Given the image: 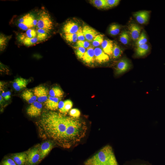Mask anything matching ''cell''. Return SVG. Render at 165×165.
I'll return each instance as SVG.
<instances>
[{"instance_id":"1","label":"cell","mask_w":165,"mask_h":165,"mask_svg":"<svg viewBox=\"0 0 165 165\" xmlns=\"http://www.w3.org/2000/svg\"><path fill=\"white\" fill-rule=\"evenodd\" d=\"M41 136L50 139L62 148H69L86 136L87 127L82 119L60 112H44L37 124Z\"/></svg>"},{"instance_id":"2","label":"cell","mask_w":165,"mask_h":165,"mask_svg":"<svg viewBox=\"0 0 165 165\" xmlns=\"http://www.w3.org/2000/svg\"><path fill=\"white\" fill-rule=\"evenodd\" d=\"M84 165H119L112 147H103L84 163Z\"/></svg>"},{"instance_id":"3","label":"cell","mask_w":165,"mask_h":165,"mask_svg":"<svg viewBox=\"0 0 165 165\" xmlns=\"http://www.w3.org/2000/svg\"><path fill=\"white\" fill-rule=\"evenodd\" d=\"M36 28L50 33L53 28V23L48 11L42 9L38 13Z\"/></svg>"},{"instance_id":"4","label":"cell","mask_w":165,"mask_h":165,"mask_svg":"<svg viewBox=\"0 0 165 165\" xmlns=\"http://www.w3.org/2000/svg\"><path fill=\"white\" fill-rule=\"evenodd\" d=\"M37 22V16L28 13L18 19L17 25L21 30L26 31L30 28H36Z\"/></svg>"},{"instance_id":"5","label":"cell","mask_w":165,"mask_h":165,"mask_svg":"<svg viewBox=\"0 0 165 165\" xmlns=\"http://www.w3.org/2000/svg\"><path fill=\"white\" fill-rule=\"evenodd\" d=\"M27 165H36L41 160L40 147L37 145L26 152Z\"/></svg>"},{"instance_id":"6","label":"cell","mask_w":165,"mask_h":165,"mask_svg":"<svg viewBox=\"0 0 165 165\" xmlns=\"http://www.w3.org/2000/svg\"><path fill=\"white\" fill-rule=\"evenodd\" d=\"M33 93L37 97V101L41 103L46 102L48 97V89L42 85L35 87L34 89Z\"/></svg>"},{"instance_id":"7","label":"cell","mask_w":165,"mask_h":165,"mask_svg":"<svg viewBox=\"0 0 165 165\" xmlns=\"http://www.w3.org/2000/svg\"><path fill=\"white\" fill-rule=\"evenodd\" d=\"M42 108V104L36 101L28 108L26 110L27 114L31 117H36L40 116Z\"/></svg>"},{"instance_id":"8","label":"cell","mask_w":165,"mask_h":165,"mask_svg":"<svg viewBox=\"0 0 165 165\" xmlns=\"http://www.w3.org/2000/svg\"><path fill=\"white\" fill-rule=\"evenodd\" d=\"M80 27L77 23L73 21L68 20L63 25L62 31L63 34L76 33Z\"/></svg>"},{"instance_id":"9","label":"cell","mask_w":165,"mask_h":165,"mask_svg":"<svg viewBox=\"0 0 165 165\" xmlns=\"http://www.w3.org/2000/svg\"><path fill=\"white\" fill-rule=\"evenodd\" d=\"M129 61L126 58L121 59L117 63L115 69V73L117 75L122 74L128 70L130 67Z\"/></svg>"},{"instance_id":"10","label":"cell","mask_w":165,"mask_h":165,"mask_svg":"<svg viewBox=\"0 0 165 165\" xmlns=\"http://www.w3.org/2000/svg\"><path fill=\"white\" fill-rule=\"evenodd\" d=\"M128 29L130 38L136 41L141 34V28L135 23H131L128 25Z\"/></svg>"},{"instance_id":"11","label":"cell","mask_w":165,"mask_h":165,"mask_svg":"<svg viewBox=\"0 0 165 165\" xmlns=\"http://www.w3.org/2000/svg\"><path fill=\"white\" fill-rule=\"evenodd\" d=\"M94 52L95 60L97 63L101 64L109 61V56L104 52L101 48L99 47L95 48Z\"/></svg>"},{"instance_id":"12","label":"cell","mask_w":165,"mask_h":165,"mask_svg":"<svg viewBox=\"0 0 165 165\" xmlns=\"http://www.w3.org/2000/svg\"><path fill=\"white\" fill-rule=\"evenodd\" d=\"M82 29L85 39L89 42H92L94 38L100 34L94 28L88 25L84 26Z\"/></svg>"},{"instance_id":"13","label":"cell","mask_w":165,"mask_h":165,"mask_svg":"<svg viewBox=\"0 0 165 165\" xmlns=\"http://www.w3.org/2000/svg\"><path fill=\"white\" fill-rule=\"evenodd\" d=\"M61 99L49 96L45 104L46 108L50 111H54L58 108V105Z\"/></svg>"},{"instance_id":"14","label":"cell","mask_w":165,"mask_h":165,"mask_svg":"<svg viewBox=\"0 0 165 165\" xmlns=\"http://www.w3.org/2000/svg\"><path fill=\"white\" fill-rule=\"evenodd\" d=\"M149 14L150 11L143 10L134 13L133 16L138 23L141 24H144L148 22Z\"/></svg>"},{"instance_id":"15","label":"cell","mask_w":165,"mask_h":165,"mask_svg":"<svg viewBox=\"0 0 165 165\" xmlns=\"http://www.w3.org/2000/svg\"><path fill=\"white\" fill-rule=\"evenodd\" d=\"M82 59L84 63L87 64L94 63L95 59L94 47L90 46L87 49Z\"/></svg>"},{"instance_id":"16","label":"cell","mask_w":165,"mask_h":165,"mask_svg":"<svg viewBox=\"0 0 165 165\" xmlns=\"http://www.w3.org/2000/svg\"><path fill=\"white\" fill-rule=\"evenodd\" d=\"M11 158L17 165H27V154L26 152L14 153Z\"/></svg>"},{"instance_id":"17","label":"cell","mask_w":165,"mask_h":165,"mask_svg":"<svg viewBox=\"0 0 165 165\" xmlns=\"http://www.w3.org/2000/svg\"><path fill=\"white\" fill-rule=\"evenodd\" d=\"M53 146V143L50 141H46L41 144L40 147L41 160L48 154L52 150Z\"/></svg>"},{"instance_id":"18","label":"cell","mask_w":165,"mask_h":165,"mask_svg":"<svg viewBox=\"0 0 165 165\" xmlns=\"http://www.w3.org/2000/svg\"><path fill=\"white\" fill-rule=\"evenodd\" d=\"M29 80L21 77L17 78L15 79L13 83V86L17 91H19L26 87Z\"/></svg>"},{"instance_id":"19","label":"cell","mask_w":165,"mask_h":165,"mask_svg":"<svg viewBox=\"0 0 165 165\" xmlns=\"http://www.w3.org/2000/svg\"><path fill=\"white\" fill-rule=\"evenodd\" d=\"M101 45L102 49L105 53L108 56L112 55L114 45L112 40L108 39H104Z\"/></svg>"},{"instance_id":"20","label":"cell","mask_w":165,"mask_h":165,"mask_svg":"<svg viewBox=\"0 0 165 165\" xmlns=\"http://www.w3.org/2000/svg\"><path fill=\"white\" fill-rule=\"evenodd\" d=\"M37 33L36 28H30L24 32L19 34L17 37L18 40L20 41L24 38H32L37 37Z\"/></svg>"},{"instance_id":"21","label":"cell","mask_w":165,"mask_h":165,"mask_svg":"<svg viewBox=\"0 0 165 165\" xmlns=\"http://www.w3.org/2000/svg\"><path fill=\"white\" fill-rule=\"evenodd\" d=\"M21 96L27 102L31 104L37 100V97L31 90H28L24 91L21 94Z\"/></svg>"},{"instance_id":"22","label":"cell","mask_w":165,"mask_h":165,"mask_svg":"<svg viewBox=\"0 0 165 165\" xmlns=\"http://www.w3.org/2000/svg\"><path fill=\"white\" fill-rule=\"evenodd\" d=\"M64 94L63 90L58 86L52 87L49 91L50 96L61 99L63 97Z\"/></svg>"},{"instance_id":"23","label":"cell","mask_w":165,"mask_h":165,"mask_svg":"<svg viewBox=\"0 0 165 165\" xmlns=\"http://www.w3.org/2000/svg\"><path fill=\"white\" fill-rule=\"evenodd\" d=\"M136 50V55L138 57L145 55L149 50V46L147 43L138 45Z\"/></svg>"},{"instance_id":"24","label":"cell","mask_w":165,"mask_h":165,"mask_svg":"<svg viewBox=\"0 0 165 165\" xmlns=\"http://www.w3.org/2000/svg\"><path fill=\"white\" fill-rule=\"evenodd\" d=\"M19 42L27 46H30L41 42L37 37L32 38H25Z\"/></svg>"},{"instance_id":"25","label":"cell","mask_w":165,"mask_h":165,"mask_svg":"<svg viewBox=\"0 0 165 165\" xmlns=\"http://www.w3.org/2000/svg\"><path fill=\"white\" fill-rule=\"evenodd\" d=\"M12 35H6L2 33L0 35V50L3 51L6 48L9 41L11 38Z\"/></svg>"},{"instance_id":"26","label":"cell","mask_w":165,"mask_h":165,"mask_svg":"<svg viewBox=\"0 0 165 165\" xmlns=\"http://www.w3.org/2000/svg\"><path fill=\"white\" fill-rule=\"evenodd\" d=\"M73 106V103L70 100H67L64 101V104L62 108L59 109V112L65 115L71 109Z\"/></svg>"},{"instance_id":"27","label":"cell","mask_w":165,"mask_h":165,"mask_svg":"<svg viewBox=\"0 0 165 165\" xmlns=\"http://www.w3.org/2000/svg\"><path fill=\"white\" fill-rule=\"evenodd\" d=\"M89 2L90 4L97 9H108L105 0H91Z\"/></svg>"},{"instance_id":"28","label":"cell","mask_w":165,"mask_h":165,"mask_svg":"<svg viewBox=\"0 0 165 165\" xmlns=\"http://www.w3.org/2000/svg\"><path fill=\"white\" fill-rule=\"evenodd\" d=\"M119 41L123 44H128L130 41V37L128 32L126 30L123 31L119 36Z\"/></svg>"},{"instance_id":"29","label":"cell","mask_w":165,"mask_h":165,"mask_svg":"<svg viewBox=\"0 0 165 165\" xmlns=\"http://www.w3.org/2000/svg\"><path fill=\"white\" fill-rule=\"evenodd\" d=\"M120 26L117 24H112L109 26L108 32L109 34L112 36H116L118 35L120 31Z\"/></svg>"},{"instance_id":"30","label":"cell","mask_w":165,"mask_h":165,"mask_svg":"<svg viewBox=\"0 0 165 165\" xmlns=\"http://www.w3.org/2000/svg\"><path fill=\"white\" fill-rule=\"evenodd\" d=\"M63 38L67 42L70 43L76 42L78 41L77 35L76 33H64L62 35Z\"/></svg>"},{"instance_id":"31","label":"cell","mask_w":165,"mask_h":165,"mask_svg":"<svg viewBox=\"0 0 165 165\" xmlns=\"http://www.w3.org/2000/svg\"><path fill=\"white\" fill-rule=\"evenodd\" d=\"M104 40V35L101 34L97 35L92 41L93 47H97L101 45Z\"/></svg>"},{"instance_id":"32","label":"cell","mask_w":165,"mask_h":165,"mask_svg":"<svg viewBox=\"0 0 165 165\" xmlns=\"http://www.w3.org/2000/svg\"><path fill=\"white\" fill-rule=\"evenodd\" d=\"M122 53V51L120 47L116 43H114L112 56L114 58L120 57Z\"/></svg>"},{"instance_id":"33","label":"cell","mask_w":165,"mask_h":165,"mask_svg":"<svg viewBox=\"0 0 165 165\" xmlns=\"http://www.w3.org/2000/svg\"><path fill=\"white\" fill-rule=\"evenodd\" d=\"M147 41L146 35L144 31H143L141 33L139 38L136 41V45L137 46L139 45L146 44Z\"/></svg>"},{"instance_id":"34","label":"cell","mask_w":165,"mask_h":165,"mask_svg":"<svg viewBox=\"0 0 165 165\" xmlns=\"http://www.w3.org/2000/svg\"><path fill=\"white\" fill-rule=\"evenodd\" d=\"M75 53L77 57L79 59H82L86 51V48L80 47L75 46Z\"/></svg>"},{"instance_id":"35","label":"cell","mask_w":165,"mask_h":165,"mask_svg":"<svg viewBox=\"0 0 165 165\" xmlns=\"http://www.w3.org/2000/svg\"><path fill=\"white\" fill-rule=\"evenodd\" d=\"M75 46L82 47L87 49L90 46V42L87 41H78L76 42Z\"/></svg>"},{"instance_id":"36","label":"cell","mask_w":165,"mask_h":165,"mask_svg":"<svg viewBox=\"0 0 165 165\" xmlns=\"http://www.w3.org/2000/svg\"><path fill=\"white\" fill-rule=\"evenodd\" d=\"M0 165H17L14 161L11 158L6 157L1 162Z\"/></svg>"},{"instance_id":"37","label":"cell","mask_w":165,"mask_h":165,"mask_svg":"<svg viewBox=\"0 0 165 165\" xmlns=\"http://www.w3.org/2000/svg\"><path fill=\"white\" fill-rule=\"evenodd\" d=\"M69 114L71 117L75 118H79L80 115V112L78 109L74 108L71 109L69 111Z\"/></svg>"},{"instance_id":"38","label":"cell","mask_w":165,"mask_h":165,"mask_svg":"<svg viewBox=\"0 0 165 165\" xmlns=\"http://www.w3.org/2000/svg\"><path fill=\"white\" fill-rule=\"evenodd\" d=\"M108 9L112 8L117 6L119 2V0H105Z\"/></svg>"},{"instance_id":"39","label":"cell","mask_w":165,"mask_h":165,"mask_svg":"<svg viewBox=\"0 0 165 165\" xmlns=\"http://www.w3.org/2000/svg\"><path fill=\"white\" fill-rule=\"evenodd\" d=\"M77 36L78 41H84L85 40V38L82 32V28L80 26L79 29L76 33Z\"/></svg>"},{"instance_id":"40","label":"cell","mask_w":165,"mask_h":165,"mask_svg":"<svg viewBox=\"0 0 165 165\" xmlns=\"http://www.w3.org/2000/svg\"><path fill=\"white\" fill-rule=\"evenodd\" d=\"M11 93L9 91L5 92L3 91L2 93V97L6 100H8L10 98Z\"/></svg>"},{"instance_id":"41","label":"cell","mask_w":165,"mask_h":165,"mask_svg":"<svg viewBox=\"0 0 165 165\" xmlns=\"http://www.w3.org/2000/svg\"><path fill=\"white\" fill-rule=\"evenodd\" d=\"M138 165H148L146 164L145 163H142V164H138Z\"/></svg>"}]
</instances>
